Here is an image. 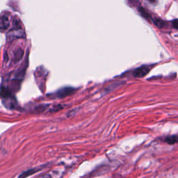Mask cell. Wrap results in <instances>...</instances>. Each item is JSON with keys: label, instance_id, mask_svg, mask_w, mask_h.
Listing matches in <instances>:
<instances>
[{"label": "cell", "instance_id": "6da1fadb", "mask_svg": "<svg viewBox=\"0 0 178 178\" xmlns=\"http://www.w3.org/2000/svg\"><path fill=\"white\" fill-rule=\"evenodd\" d=\"M76 89L72 87H64L59 89L50 95L51 98H64L67 96L72 95L75 93Z\"/></svg>", "mask_w": 178, "mask_h": 178}, {"label": "cell", "instance_id": "7a4b0ae2", "mask_svg": "<svg viewBox=\"0 0 178 178\" xmlns=\"http://www.w3.org/2000/svg\"><path fill=\"white\" fill-rule=\"evenodd\" d=\"M150 70V68L147 65H143L138 68L135 69L133 72L134 77H137V78H142L148 74V72Z\"/></svg>", "mask_w": 178, "mask_h": 178}, {"label": "cell", "instance_id": "3957f363", "mask_svg": "<svg viewBox=\"0 0 178 178\" xmlns=\"http://www.w3.org/2000/svg\"><path fill=\"white\" fill-rule=\"evenodd\" d=\"M9 27V19L8 17L6 15L0 16V29L2 31H5Z\"/></svg>", "mask_w": 178, "mask_h": 178}, {"label": "cell", "instance_id": "277c9868", "mask_svg": "<svg viewBox=\"0 0 178 178\" xmlns=\"http://www.w3.org/2000/svg\"><path fill=\"white\" fill-rule=\"evenodd\" d=\"M41 168H43V167H37V168H31V169L28 170L26 172H24L23 173H22V174H21L19 176V178H27L28 177H29L30 175H34V174H35V173H36L37 172L41 170Z\"/></svg>", "mask_w": 178, "mask_h": 178}, {"label": "cell", "instance_id": "5b68a950", "mask_svg": "<svg viewBox=\"0 0 178 178\" xmlns=\"http://www.w3.org/2000/svg\"><path fill=\"white\" fill-rule=\"evenodd\" d=\"M164 141L170 145L175 144L178 142V137H177V136H170V137H167L165 138Z\"/></svg>", "mask_w": 178, "mask_h": 178}, {"label": "cell", "instance_id": "8992f818", "mask_svg": "<svg viewBox=\"0 0 178 178\" xmlns=\"http://www.w3.org/2000/svg\"><path fill=\"white\" fill-rule=\"evenodd\" d=\"M153 22L154 24L159 28H163L165 25V22L160 19H154L153 20Z\"/></svg>", "mask_w": 178, "mask_h": 178}, {"label": "cell", "instance_id": "52a82bcc", "mask_svg": "<svg viewBox=\"0 0 178 178\" xmlns=\"http://www.w3.org/2000/svg\"><path fill=\"white\" fill-rule=\"evenodd\" d=\"M139 12L140 13V14L143 16V18H147V19H150V15L148 13H147L146 11L144 10L143 8H139Z\"/></svg>", "mask_w": 178, "mask_h": 178}, {"label": "cell", "instance_id": "ba28073f", "mask_svg": "<svg viewBox=\"0 0 178 178\" xmlns=\"http://www.w3.org/2000/svg\"><path fill=\"white\" fill-rule=\"evenodd\" d=\"M36 178H51V177L49 174H44V175H39V176L36 177Z\"/></svg>", "mask_w": 178, "mask_h": 178}, {"label": "cell", "instance_id": "9c48e42d", "mask_svg": "<svg viewBox=\"0 0 178 178\" xmlns=\"http://www.w3.org/2000/svg\"><path fill=\"white\" fill-rule=\"evenodd\" d=\"M173 26L175 29H178V19L173 21Z\"/></svg>", "mask_w": 178, "mask_h": 178}, {"label": "cell", "instance_id": "30bf717a", "mask_svg": "<svg viewBox=\"0 0 178 178\" xmlns=\"http://www.w3.org/2000/svg\"><path fill=\"white\" fill-rule=\"evenodd\" d=\"M147 1L151 2V3H155L156 2V0H147Z\"/></svg>", "mask_w": 178, "mask_h": 178}]
</instances>
